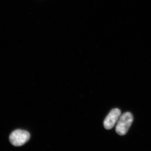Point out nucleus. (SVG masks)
<instances>
[{
    "instance_id": "nucleus-1",
    "label": "nucleus",
    "mask_w": 151,
    "mask_h": 151,
    "mask_svg": "<svg viewBox=\"0 0 151 151\" xmlns=\"http://www.w3.org/2000/svg\"><path fill=\"white\" fill-rule=\"evenodd\" d=\"M133 120V115L130 112H126L121 115L116 125V133L120 136L126 134L132 126Z\"/></svg>"
},
{
    "instance_id": "nucleus-2",
    "label": "nucleus",
    "mask_w": 151,
    "mask_h": 151,
    "mask_svg": "<svg viewBox=\"0 0 151 151\" xmlns=\"http://www.w3.org/2000/svg\"><path fill=\"white\" fill-rule=\"evenodd\" d=\"M30 135L27 131L17 129L11 133L9 140L13 145L19 147L23 145L29 140Z\"/></svg>"
},
{
    "instance_id": "nucleus-3",
    "label": "nucleus",
    "mask_w": 151,
    "mask_h": 151,
    "mask_svg": "<svg viewBox=\"0 0 151 151\" xmlns=\"http://www.w3.org/2000/svg\"><path fill=\"white\" fill-rule=\"evenodd\" d=\"M121 116V111L118 108H115L111 110L106 116L104 121V126L106 129H112Z\"/></svg>"
}]
</instances>
